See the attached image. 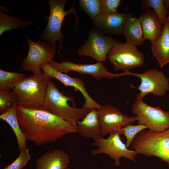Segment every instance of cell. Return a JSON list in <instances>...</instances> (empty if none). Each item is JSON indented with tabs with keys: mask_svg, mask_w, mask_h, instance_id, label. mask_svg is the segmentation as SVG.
<instances>
[{
	"mask_svg": "<svg viewBox=\"0 0 169 169\" xmlns=\"http://www.w3.org/2000/svg\"><path fill=\"white\" fill-rule=\"evenodd\" d=\"M18 121L27 141L38 146L55 142L65 135L76 133V128L47 110L17 106Z\"/></svg>",
	"mask_w": 169,
	"mask_h": 169,
	"instance_id": "6da1fadb",
	"label": "cell"
},
{
	"mask_svg": "<svg viewBox=\"0 0 169 169\" xmlns=\"http://www.w3.org/2000/svg\"><path fill=\"white\" fill-rule=\"evenodd\" d=\"M50 79L43 72L26 77L22 80L12 91L18 105L48 110L44 101Z\"/></svg>",
	"mask_w": 169,
	"mask_h": 169,
	"instance_id": "7a4b0ae2",
	"label": "cell"
},
{
	"mask_svg": "<svg viewBox=\"0 0 169 169\" xmlns=\"http://www.w3.org/2000/svg\"><path fill=\"white\" fill-rule=\"evenodd\" d=\"M44 104L49 111L77 128V122L83 119L92 109L71 106L69 102L76 105L73 98L65 95L56 87L54 83L50 81L44 99Z\"/></svg>",
	"mask_w": 169,
	"mask_h": 169,
	"instance_id": "3957f363",
	"label": "cell"
},
{
	"mask_svg": "<svg viewBox=\"0 0 169 169\" xmlns=\"http://www.w3.org/2000/svg\"><path fill=\"white\" fill-rule=\"evenodd\" d=\"M131 146L138 154L158 157L169 165V128L159 132L143 130L136 135Z\"/></svg>",
	"mask_w": 169,
	"mask_h": 169,
	"instance_id": "277c9868",
	"label": "cell"
},
{
	"mask_svg": "<svg viewBox=\"0 0 169 169\" xmlns=\"http://www.w3.org/2000/svg\"><path fill=\"white\" fill-rule=\"evenodd\" d=\"M67 0H49L47 2L50 5V12L49 21L46 28L38 40H43L49 43L52 46L57 47L56 42L59 41L60 49L64 48L63 42L65 41L64 35L61 31L63 21L66 15L68 13L73 12L77 19L76 13L74 4L68 11L64 10V7Z\"/></svg>",
	"mask_w": 169,
	"mask_h": 169,
	"instance_id": "5b68a950",
	"label": "cell"
},
{
	"mask_svg": "<svg viewBox=\"0 0 169 169\" xmlns=\"http://www.w3.org/2000/svg\"><path fill=\"white\" fill-rule=\"evenodd\" d=\"M131 111L137 117L138 124L144 125L151 131L161 132L169 128V111L159 106H152L142 99H136Z\"/></svg>",
	"mask_w": 169,
	"mask_h": 169,
	"instance_id": "8992f818",
	"label": "cell"
},
{
	"mask_svg": "<svg viewBox=\"0 0 169 169\" xmlns=\"http://www.w3.org/2000/svg\"><path fill=\"white\" fill-rule=\"evenodd\" d=\"M123 135L122 132L115 131L110 134L106 138L93 139L91 144L97 148L91 150V154L93 156L100 154H106L115 160V165L117 167L120 165V160L122 157L136 162V157L138 154L126 147L121 139L120 136Z\"/></svg>",
	"mask_w": 169,
	"mask_h": 169,
	"instance_id": "52a82bcc",
	"label": "cell"
},
{
	"mask_svg": "<svg viewBox=\"0 0 169 169\" xmlns=\"http://www.w3.org/2000/svg\"><path fill=\"white\" fill-rule=\"evenodd\" d=\"M107 58L115 70L124 72L141 66L145 59L143 54L136 46L120 42H117L110 50Z\"/></svg>",
	"mask_w": 169,
	"mask_h": 169,
	"instance_id": "ba28073f",
	"label": "cell"
},
{
	"mask_svg": "<svg viewBox=\"0 0 169 169\" xmlns=\"http://www.w3.org/2000/svg\"><path fill=\"white\" fill-rule=\"evenodd\" d=\"M27 39L28 51L26 58L21 62V69L31 71L33 74L42 73L41 67L53 60L57 47H53L47 41H34L29 37Z\"/></svg>",
	"mask_w": 169,
	"mask_h": 169,
	"instance_id": "9c48e42d",
	"label": "cell"
},
{
	"mask_svg": "<svg viewBox=\"0 0 169 169\" xmlns=\"http://www.w3.org/2000/svg\"><path fill=\"white\" fill-rule=\"evenodd\" d=\"M117 42L116 38L92 29L90 31L86 42L79 48L77 53L79 56H89L97 62H105L110 50Z\"/></svg>",
	"mask_w": 169,
	"mask_h": 169,
	"instance_id": "30bf717a",
	"label": "cell"
},
{
	"mask_svg": "<svg viewBox=\"0 0 169 169\" xmlns=\"http://www.w3.org/2000/svg\"><path fill=\"white\" fill-rule=\"evenodd\" d=\"M124 72L125 75H133L141 79V84L137 88L140 93L136 99H142L149 93L164 97L169 91V79L163 72L156 68L148 69L142 74Z\"/></svg>",
	"mask_w": 169,
	"mask_h": 169,
	"instance_id": "8fae6325",
	"label": "cell"
},
{
	"mask_svg": "<svg viewBox=\"0 0 169 169\" xmlns=\"http://www.w3.org/2000/svg\"><path fill=\"white\" fill-rule=\"evenodd\" d=\"M97 110L103 137L115 131L123 133V127L137 121L136 116L125 115L118 108L110 104L101 106Z\"/></svg>",
	"mask_w": 169,
	"mask_h": 169,
	"instance_id": "7c38bea8",
	"label": "cell"
},
{
	"mask_svg": "<svg viewBox=\"0 0 169 169\" xmlns=\"http://www.w3.org/2000/svg\"><path fill=\"white\" fill-rule=\"evenodd\" d=\"M50 63L54 68L61 73L67 74L74 71L81 75L89 74L98 80L104 78L111 79L124 75L123 72L116 74L109 72L102 62L86 64H76L68 61L58 63L52 60Z\"/></svg>",
	"mask_w": 169,
	"mask_h": 169,
	"instance_id": "4fadbf2b",
	"label": "cell"
},
{
	"mask_svg": "<svg viewBox=\"0 0 169 169\" xmlns=\"http://www.w3.org/2000/svg\"><path fill=\"white\" fill-rule=\"evenodd\" d=\"M41 69L43 72L50 78L56 79L66 86L73 87L79 91L85 99L83 108L98 110L101 106L90 95L85 87V83L82 79L76 77H72L66 74L58 71L52 66L50 63L44 64L41 67Z\"/></svg>",
	"mask_w": 169,
	"mask_h": 169,
	"instance_id": "5bb4252c",
	"label": "cell"
},
{
	"mask_svg": "<svg viewBox=\"0 0 169 169\" xmlns=\"http://www.w3.org/2000/svg\"><path fill=\"white\" fill-rule=\"evenodd\" d=\"M129 14L118 13L100 14L93 20L95 28L105 35L120 36Z\"/></svg>",
	"mask_w": 169,
	"mask_h": 169,
	"instance_id": "9a60e30c",
	"label": "cell"
},
{
	"mask_svg": "<svg viewBox=\"0 0 169 169\" xmlns=\"http://www.w3.org/2000/svg\"><path fill=\"white\" fill-rule=\"evenodd\" d=\"M138 19L144 39L151 43L157 40L163 32L164 25L154 11L147 9Z\"/></svg>",
	"mask_w": 169,
	"mask_h": 169,
	"instance_id": "2e32d148",
	"label": "cell"
},
{
	"mask_svg": "<svg viewBox=\"0 0 169 169\" xmlns=\"http://www.w3.org/2000/svg\"><path fill=\"white\" fill-rule=\"evenodd\" d=\"M69 162L68 154L57 148L45 152L37 158L35 169H64L68 167Z\"/></svg>",
	"mask_w": 169,
	"mask_h": 169,
	"instance_id": "e0dca14e",
	"label": "cell"
},
{
	"mask_svg": "<svg viewBox=\"0 0 169 169\" xmlns=\"http://www.w3.org/2000/svg\"><path fill=\"white\" fill-rule=\"evenodd\" d=\"M76 133L86 139L103 137L98 110L93 109L82 120L77 122Z\"/></svg>",
	"mask_w": 169,
	"mask_h": 169,
	"instance_id": "ac0fdd59",
	"label": "cell"
},
{
	"mask_svg": "<svg viewBox=\"0 0 169 169\" xmlns=\"http://www.w3.org/2000/svg\"><path fill=\"white\" fill-rule=\"evenodd\" d=\"M151 50L161 68L169 63V15L164 25L163 32L159 38L151 43Z\"/></svg>",
	"mask_w": 169,
	"mask_h": 169,
	"instance_id": "d6986e66",
	"label": "cell"
},
{
	"mask_svg": "<svg viewBox=\"0 0 169 169\" xmlns=\"http://www.w3.org/2000/svg\"><path fill=\"white\" fill-rule=\"evenodd\" d=\"M122 34L126 39V43L128 44L136 46L144 43L145 39L138 19L132 14H129Z\"/></svg>",
	"mask_w": 169,
	"mask_h": 169,
	"instance_id": "ffe728a7",
	"label": "cell"
},
{
	"mask_svg": "<svg viewBox=\"0 0 169 169\" xmlns=\"http://www.w3.org/2000/svg\"><path fill=\"white\" fill-rule=\"evenodd\" d=\"M18 105L15 103L6 112L0 115V119L6 121L11 127L15 135L20 151L27 148V141L19 125L17 114Z\"/></svg>",
	"mask_w": 169,
	"mask_h": 169,
	"instance_id": "44dd1931",
	"label": "cell"
},
{
	"mask_svg": "<svg viewBox=\"0 0 169 169\" xmlns=\"http://www.w3.org/2000/svg\"><path fill=\"white\" fill-rule=\"evenodd\" d=\"M33 23L21 20L20 17L9 16L0 12V35L6 31L23 28Z\"/></svg>",
	"mask_w": 169,
	"mask_h": 169,
	"instance_id": "7402d4cb",
	"label": "cell"
},
{
	"mask_svg": "<svg viewBox=\"0 0 169 169\" xmlns=\"http://www.w3.org/2000/svg\"><path fill=\"white\" fill-rule=\"evenodd\" d=\"M26 75L0 69V90L12 91Z\"/></svg>",
	"mask_w": 169,
	"mask_h": 169,
	"instance_id": "603a6c76",
	"label": "cell"
},
{
	"mask_svg": "<svg viewBox=\"0 0 169 169\" xmlns=\"http://www.w3.org/2000/svg\"><path fill=\"white\" fill-rule=\"evenodd\" d=\"M163 0H143L140 2L142 5L143 9L152 8L158 17L164 25L167 16L169 15V12L167 10L164 4Z\"/></svg>",
	"mask_w": 169,
	"mask_h": 169,
	"instance_id": "cb8c5ba5",
	"label": "cell"
},
{
	"mask_svg": "<svg viewBox=\"0 0 169 169\" xmlns=\"http://www.w3.org/2000/svg\"><path fill=\"white\" fill-rule=\"evenodd\" d=\"M79 8L84 12L93 20L100 14V0H79Z\"/></svg>",
	"mask_w": 169,
	"mask_h": 169,
	"instance_id": "d4e9b609",
	"label": "cell"
},
{
	"mask_svg": "<svg viewBox=\"0 0 169 169\" xmlns=\"http://www.w3.org/2000/svg\"><path fill=\"white\" fill-rule=\"evenodd\" d=\"M146 129L147 128L145 125L141 124L136 125L131 124L123 127L122 130L126 139L125 144L126 147L128 148L131 145L133 139L138 133Z\"/></svg>",
	"mask_w": 169,
	"mask_h": 169,
	"instance_id": "484cf974",
	"label": "cell"
},
{
	"mask_svg": "<svg viewBox=\"0 0 169 169\" xmlns=\"http://www.w3.org/2000/svg\"><path fill=\"white\" fill-rule=\"evenodd\" d=\"M15 103L16 99L11 91L0 90V112H6Z\"/></svg>",
	"mask_w": 169,
	"mask_h": 169,
	"instance_id": "4316f807",
	"label": "cell"
},
{
	"mask_svg": "<svg viewBox=\"0 0 169 169\" xmlns=\"http://www.w3.org/2000/svg\"><path fill=\"white\" fill-rule=\"evenodd\" d=\"M31 156L29 150L20 151L18 156L11 164L7 166L3 169H22L30 160Z\"/></svg>",
	"mask_w": 169,
	"mask_h": 169,
	"instance_id": "83f0119b",
	"label": "cell"
},
{
	"mask_svg": "<svg viewBox=\"0 0 169 169\" xmlns=\"http://www.w3.org/2000/svg\"><path fill=\"white\" fill-rule=\"evenodd\" d=\"M100 13L108 14L117 13V9L119 6L120 0H101Z\"/></svg>",
	"mask_w": 169,
	"mask_h": 169,
	"instance_id": "f1b7e54d",
	"label": "cell"
},
{
	"mask_svg": "<svg viewBox=\"0 0 169 169\" xmlns=\"http://www.w3.org/2000/svg\"><path fill=\"white\" fill-rule=\"evenodd\" d=\"M164 4L166 9L168 10L169 7V0H164Z\"/></svg>",
	"mask_w": 169,
	"mask_h": 169,
	"instance_id": "f546056e",
	"label": "cell"
},
{
	"mask_svg": "<svg viewBox=\"0 0 169 169\" xmlns=\"http://www.w3.org/2000/svg\"><path fill=\"white\" fill-rule=\"evenodd\" d=\"M64 169H70L68 167H67V168H66Z\"/></svg>",
	"mask_w": 169,
	"mask_h": 169,
	"instance_id": "4dcf8cb0",
	"label": "cell"
}]
</instances>
